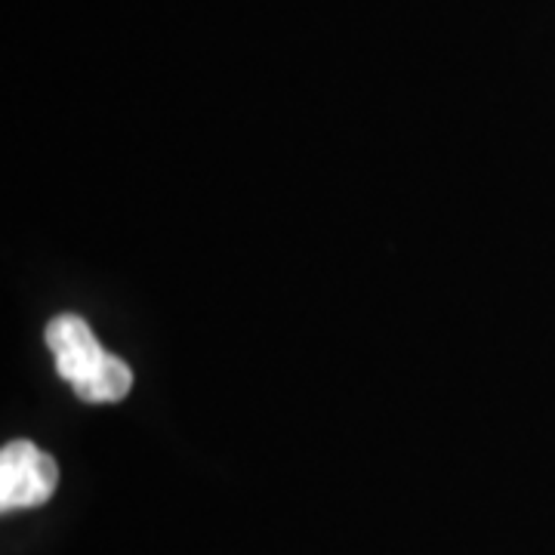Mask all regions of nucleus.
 <instances>
[{
    "label": "nucleus",
    "instance_id": "f03ea898",
    "mask_svg": "<svg viewBox=\"0 0 555 555\" xmlns=\"http://www.w3.org/2000/svg\"><path fill=\"white\" fill-rule=\"evenodd\" d=\"M60 485L56 460L31 441H10L0 451V509H35L43 506Z\"/></svg>",
    "mask_w": 555,
    "mask_h": 555
},
{
    "label": "nucleus",
    "instance_id": "f257e3e1",
    "mask_svg": "<svg viewBox=\"0 0 555 555\" xmlns=\"http://www.w3.org/2000/svg\"><path fill=\"white\" fill-rule=\"evenodd\" d=\"M47 346L56 358L60 377L68 379L83 401L105 404V401H120L130 392L133 374L127 361L105 352L83 318H53L47 324Z\"/></svg>",
    "mask_w": 555,
    "mask_h": 555
}]
</instances>
